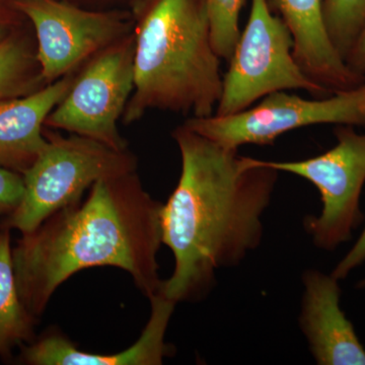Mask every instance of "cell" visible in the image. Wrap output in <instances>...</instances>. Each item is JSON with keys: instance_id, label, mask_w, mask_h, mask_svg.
Returning <instances> with one entry per match:
<instances>
[{"instance_id": "cell-9", "label": "cell", "mask_w": 365, "mask_h": 365, "mask_svg": "<svg viewBox=\"0 0 365 365\" xmlns=\"http://www.w3.org/2000/svg\"><path fill=\"white\" fill-rule=\"evenodd\" d=\"M337 143L323 155L297 160H263L278 172L304 178L319 190L322 208L318 217L307 216L304 227L314 246L333 251L349 241L364 220L360 195L365 182V134L349 125L335 130Z\"/></svg>"}, {"instance_id": "cell-4", "label": "cell", "mask_w": 365, "mask_h": 365, "mask_svg": "<svg viewBox=\"0 0 365 365\" xmlns=\"http://www.w3.org/2000/svg\"><path fill=\"white\" fill-rule=\"evenodd\" d=\"M44 150L23 174L25 191L4 227L29 234L57 211L83 199L95 182L137 172L130 150H117L88 137L44 131Z\"/></svg>"}, {"instance_id": "cell-10", "label": "cell", "mask_w": 365, "mask_h": 365, "mask_svg": "<svg viewBox=\"0 0 365 365\" xmlns=\"http://www.w3.org/2000/svg\"><path fill=\"white\" fill-rule=\"evenodd\" d=\"M302 283L299 327L317 364L365 365V348L340 307L339 280L309 269Z\"/></svg>"}, {"instance_id": "cell-8", "label": "cell", "mask_w": 365, "mask_h": 365, "mask_svg": "<svg viewBox=\"0 0 365 365\" xmlns=\"http://www.w3.org/2000/svg\"><path fill=\"white\" fill-rule=\"evenodd\" d=\"M11 6L33 25L45 85L78 71L134 28L130 9H88L66 0H13Z\"/></svg>"}, {"instance_id": "cell-12", "label": "cell", "mask_w": 365, "mask_h": 365, "mask_svg": "<svg viewBox=\"0 0 365 365\" xmlns=\"http://www.w3.org/2000/svg\"><path fill=\"white\" fill-rule=\"evenodd\" d=\"M78 71L28 95L0 101V165L23 175L35 163L47 144L46 120L66 97Z\"/></svg>"}, {"instance_id": "cell-19", "label": "cell", "mask_w": 365, "mask_h": 365, "mask_svg": "<svg viewBox=\"0 0 365 365\" xmlns=\"http://www.w3.org/2000/svg\"><path fill=\"white\" fill-rule=\"evenodd\" d=\"M88 9H121V6L131 7L138 0H66Z\"/></svg>"}, {"instance_id": "cell-21", "label": "cell", "mask_w": 365, "mask_h": 365, "mask_svg": "<svg viewBox=\"0 0 365 365\" xmlns=\"http://www.w3.org/2000/svg\"><path fill=\"white\" fill-rule=\"evenodd\" d=\"M357 287H359V288H365V278H364V279L360 281L359 284H357Z\"/></svg>"}, {"instance_id": "cell-1", "label": "cell", "mask_w": 365, "mask_h": 365, "mask_svg": "<svg viewBox=\"0 0 365 365\" xmlns=\"http://www.w3.org/2000/svg\"><path fill=\"white\" fill-rule=\"evenodd\" d=\"M181 155L176 188L163 204V244L175 258L160 292L172 302L202 299L218 269L241 264L263 239L277 170L240 155L184 124L172 132Z\"/></svg>"}, {"instance_id": "cell-18", "label": "cell", "mask_w": 365, "mask_h": 365, "mask_svg": "<svg viewBox=\"0 0 365 365\" xmlns=\"http://www.w3.org/2000/svg\"><path fill=\"white\" fill-rule=\"evenodd\" d=\"M347 66L356 73L364 76L365 73V23L360 31L354 44L348 52L345 58Z\"/></svg>"}, {"instance_id": "cell-13", "label": "cell", "mask_w": 365, "mask_h": 365, "mask_svg": "<svg viewBox=\"0 0 365 365\" xmlns=\"http://www.w3.org/2000/svg\"><path fill=\"white\" fill-rule=\"evenodd\" d=\"M34 317L16 287L9 228L0 230V356L32 338Z\"/></svg>"}, {"instance_id": "cell-17", "label": "cell", "mask_w": 365, "mask_h": 365, "mask_svg": "<svg viewBox=\"0 0 365 365\" xmlns=\"http://www.w3.org/2000/svg\"><path fill=\"white\" fill-rule=\"evenodd\" d=\"M365 262V227L351 250L345 255L331 273L338 280L345 279L355 268Z\"/></svg>"}, {"instance_id": "cell-16", "label": "cell", "mask_w": 365, "mask_h": 365, "mask_svg": "<svg viewBox=\"0 0 365 365\" xmlns=\"http://www.w3.org/2000/svg\"><path fill=\"white\" fill-rule=\"evenodd\" d=\"M25 184L23 175L0 165V215H9L19 207Z\"/></svg>"}, {"instance_id": "cell-20", "label": "cell", "mask_w": 365, "mask_h": 365, "mask_svg": "<svg viewBox=\"0 0 365 365\" xmlns=\"http://www.w3.org/2000/svg\"><path fill=\"white\" fill-rule=\"evenodd\" d=\"M9 18H7V16H2V14H0V42H1L2 40L6 39L7 36H9Z\"/></svg>"}, {"instance_id": "cell-6", "label": "cell", "mask_w": 365, "mask_h": 365, "mask_svg": "<svg viewBox=\"0 0 365 365\" xmlns=\"http://www.w3.org/2000/svg\"><path fill=\"white\" fill-rule=\"evenodd\" d=\"M133 31L81 67L73 83L46 120V128L128 150L118 123L134 90Z\"/></svg>"}, {"instance_id": "cell-15", "label": "cell", "mask_w": 365, "mask_h": 365, "mask_svg": "<svg viewBox=\"0 0 365 365\" xmlns=\"http://www.w3.org/2000/svg\"><path fill=\"white\" fill-rule=\"evenodd\" d=\"M205 1L213 48L222 60L228 61L241 35L240 14L246 0Z\"/></svg>"}, {"instance_id": "cell-14", "label": "cell", "mask_w": 365, "mask_h": 365, "mask_svg": "<svg viewBox=\"0 0 365 365\" xmlns=\"http://www.w3.org/2000/svg\"><path fill=\"white\" fill-rule=\"evenodd\" d=\"M324 19L330 39L343 58L365 23V0H324Z\"/></svg>"}, {"instance_id": "cell-7", "label": "cell", "mask_w": 365, "mask_h": 365, "mask_svg": "<svg viewBox=\"0 0 365 365\" xmlns=\"http://www.w3.org/2000/svg\"><path fill=\"white\" fill-rule=\"evenodd\" d=\"M288 91L270 93L259 104L235 114L190 117L182 124L223 148L237 150L247 144L270 145L278 137L302 127L322 124L365 126L362 110L365 81L352 90L317 100H307Z\"/></svg>"}, {"instance_id": "cell-2", "label": "cell", "mask_w": 365, "mask_h": 365, "mask_svg": "<svg viewBox=\"0 0 365 365\" xmlns=\"http://www.w3.org/2000/svg\"><path fill=\"white\" fill-rule=\"evenodd\" d=\"M88 191L85 200L24 234L13 249L19 294L36 318L62 283L88 268L126 271L148 299L162 288L163 204L145 191L137 172L100 180Z\"/></svg>"}, {"instance_id": "cell-5", "label": "cell", "mask_w": 365, "mask_h": 365, "mask_svg": "<svg viewBox=\"0 0 365 365\" xmlns=\"http://www.w3.org/2000/svg\"><path fill=\"white\" fill-rule=\"evenodd\" d=\"M228 62L215 113L218 116L244 111L275 91L304 90L317 98L331 95L300 68L292 33L273 13L269 0H252L248 21Z\"/></svg>"}, {"instance_id": "cell-11", "label": "cell", "mask_w": 365, "mask_h": 365, "mask_svg": "<svg viewBox=\"0 0 365 365\" xmlns=\"http://www.w3.org/2000/svg\"><path fill=\"white\" fill-rule=\"evenodd\" d=\"M278 16L294 39V55L300 68L331 95L352 90L364 76L347 66L330 39L324 19V0H272Z\"/></svg>"}, {"instance_id": "cell-22", "label": "cell", "mask_w": 365, "mask_h": 365, "mask_svg": "<svg viewBox=\"0 0 365 365\" xmlns=\"http://www.w3.org/2000/svg\"><path fill=\"white\" fill-rule=\"evenodd\" d=\"M362 110H364V112L365 114V95H364V102H362Z\"/></svg>"}, {"instance_id": "cell-3", "label": "cell", "mask_w": 365, "mask_h": 365, "mask_svg": "<svg viewBox=\"0 0 365 365\" xmlns=\"http://www.w3.org/2000/svg\"><path fill=\"white\" fill-rule=\"evenodd\" d=\"M130 11L134 90L122 123L155 110L193 118L215 114L223 76L205 0H138Z\"/></svg>"}]
</instances>
